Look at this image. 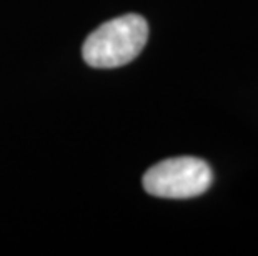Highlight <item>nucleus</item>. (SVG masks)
<instances>
[{"label":"nucleus","instance_id":"nucleus-1","mask_svg":"<svg viewBox=\"0 0 258 256\" xmlns=\"http://www.w3.org/2000/svg\"><path fill=\"white\" fill-rule=\"evenodd\" d=\"M148 40V24L142 15L127 14L102 24L87 37L82 55L93 68H117L140 55Z\"/></svg>","mask_w":258,"mask_h":256},{"label":"nucleus","instance_id":"nucleus-2","mask_svg":"<svg viewBox=\"0 0 258 256\" xmlns=\"http://www.w3.org/2000/svg\"><path fill=\"white\" fill-rule=\"evenodd\" d=\"M212 180V168L207 161L195 156H177L153 165L142 182L145 192L153 197L183 200L205 193Z\"/></svg>","mask_w":258,"mask_h":256}]
</instances>
